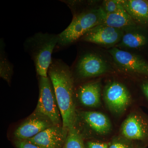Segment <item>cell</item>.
Masks as SVG:
<instances>
[{
  "mask_svg": "<svg viewBox=\"0 0 148 148\" xmlns=\"http://www.w3.org/2000/svg\"><path fill=\"white\" fill-rule=\"evenodd\" d=\"M62 120L63 127L69 130L75 126L76 111L74 79L71 69L61 59L53 58L48 71Z\"/></svg>",
  "mask_w": 148,
  "mask_h": 148,
  "instance_id": "6da1fadb",
  "label": "cell"
},
{
  "mask_svg": "<svg viewBox=\"0 0 148 148\" xmlns=\"http://www.w3.org/2000/svg\"><path fill=\"white\" fill-rule=\"evenodd\" d=\"M71 9L73 12V19L67 28L58 34L56 49L66 47L79 40L90 29L103 24L106 15L101 7L86 9L80 12Z\"/></svg>",
  "mask_w": 148,
  "mask_h": 148,
  "instance_id": "7a4b0ae2",
  "label": "cell"
},
{
  "mask_svg": "<svg viewBox=\"0 0 148 148\" xmlns=\"http://www.w3.org/2000/svg\"><path fill=\"white\" fill-rule=\"evenodd\" d=\"M58 40V34L40 32L28 37L24 41V50L34 61L39 76L48 77V71L53 59L52 53Z\"/></svg>",
  "mask_w": 148,
  "mask_h": 148,
  "instance_id": "3957f363",
  "label": "cell"
},
{
  "mask_svg": "<svg viewBox=\"0 0 148 148\" xmlns=\"http://www.w3.org/2000/svg\"><path fill=\"white\" fill-rule=\"evenodd\" d=\"M39 77V96L34 114L46 119L53 125H62V118L50 78Z\"/></svg>",
  "mask_w": 148,
  "mask_h": 148,
  "instance_id": "277c9868",
  "label": "cell"
},
{
  "mask_svg": "<svg viewBox=\"0 0 148 148\" xmlns=\"http://www.w3.org/2000/svg\"><path fill=\"white\" fill-rule=\"evenodd\" d=\"M105 102L110 111L120 114L126 110L131 102L129 90L124 85L113 82L107 85L104 91Z\"/></svg>",
  "mask_w": 148,
  "mask_h": 148,
  "instance_id": "5b68a950",
  "label": "cell"
},
{
  "mask_svg": "<svg viewBox=\"0 0 148 148\" xmlns=\"http://www.w3.org/2000/svg\"><path fill=\"white\" fill-rule=\"evenodd\" d=\"M109 70L106 61L93 53H87L81 56L77 61L75 71L81 79L90 78L106 73Z\"/></svg>",
  "mask_w": 148,
  "mask_h": 148,
  "instance_id": "8992f818",
  "label": "cell"
},
{
  "mask_svg": "<svg viewBox=\"0 0 148 148\" xmlns=\"http://www.w3.org/2000/svg\"><path fill=\"white\" fill-rule=\"evenodd\" d=\"M69 130L63 125H52L27 140L42 148H63Z\"/></svg>",
  "mask_w": 148,
  "mask_h": 148,
  "instance_id": "52a82bcc",
  "label": "cell"
},
{
  "mask_svg": "<svg viewBox=\"0 0 148 148\" xmlns=\"http://www.w3.org/2000/svg\"><path fill=\"white\" fill-rule=\"evenodd\" d=\"M123 36L121 29L101 24L90 29L79 40L98 45H111L119 41Z\"/></svg>",
  "mask_w": 148,
  "mask_h": 148,
  "instance_id": "ba28073f",
  "label": "cell"
},
{
  "mask_svg": "<svg viewBox=\"0 0 148 148\" xmlns=\"http://www.w3.org/2000/svg\"><path fill=\"white\" fill-rule=\"evenodd\" d=\"M109 52L116 63L124 70L148 76V64L140 56L116 47Z\"/></svg>",
  "mask_w": 148,
  "mask_h": 148,
  "instance_id": "9c48e42d",
  "label": "cell"
},
{
  "mask_svg": "<svg viewBox=\"0 0 148 148\" xmlns=\"http://www.w3.org/2000/svg\"><path fill=\"white\" fill-rule=\"evenodd\" d=\"M121 135L127 140L144 141L148 137V125L140 114L133 112L123 122Z\"/></svg>",
  "mask_w": 148,
  "mask_h": 148,
  "instance_id": "30bf717a",
  "label": "cell"
},
{
  "mask_svg": "<svg viewBox=\"0 0 148 148\" xmlns=\"http://www.w3.org/2000/svg\"><path fill=\"white\" fill-rule=\"evenodd\" d=\"M34 115V116L20 125L14 131V137L17 140H28L53 125L46 119Z\"/></svg>",
  "mask_w": 148,
  "mask_h": 148,
  "instance_id": "8fae6325",
  "label": "cell"
},
{
  "mask_svg": "<svg viewBox=\"0 0 148 148\" xmlns=\"http://www.w3.org/2000/svg\"><path fill=\"white\" fill-rule=\"evenodd\" d=\"M101 84L93 82L84 84L80 86L77 91L79 100L84 106L96 108L101 104Z\"/></svg>",
  "mask_w": 148,
  "mask_h": 148,
  "instance_id": "7c38bea8",
  "label": "cell"
},
{
  "mask_svg": "<svg viewBox=\"0 0 148 148\" xmlns=\"http://www.w3.org/2000/svg\"><path fill=\"white\" fill-rule=\"evenodd\" d=\"M83 119L94 132L100 135H106L112 130V123L105 114L98 112H83Z\"/></svg>",
  "mask_w": 148,
  "mask_h": 148,
  "instance_id": "4fadbf2b",
  "label": "cell"
},
{
  "mask_svg": "<svg viewBox=\"0 0 148 148\" xmlns=\"http://www.w3.org/2000/svg\"><path fill=\"white\" fill-rule=\"evenodd\" d=\"M128 14L135 22L148 24V1L145 0H120Z\"/></svg>",
  "mask_w": 148,
  "mask_h": 148,
  "instance_id": "5bb4252c",
  "label": "cell"
},
{
  "mask_svg": "<svg viewBox=\"0 0 148 148\" xmlns=\"http://www.w3.org/2000/svg\"><path fill=\"white\" fill-rule=\"evenodd\" d=\"M102 24L121 30L123 28L135 27L137 25L125 9L114 13H106Z\"/></svg>",
  "mask_w": 148,
  "mask_h": 148,
  "instance_id": "9a60e30c",
  "label": "cell"
},
{
  "mask_svg": "<svg viewBox=\"0 0 148 148\" xmlns=\"http://www.w3.org/2000/svg\"><path fill=\"white\" fill-rule=\"evenodd\" d=\"M13 73V66L10 61L5 51V44L3 39H0V76L10 84Z\"/></svg>",
  "mask_w": 148,
  "mask_h": 148,
  "instance_id": "2e32d148",
  "label": "cell"
},
{
  "mask_svg": "<svg viewBox=\"0 0 148 148\" xmlns=\"http://www.w3.org/2000/svg\"><path fill=\"white\" fill-rule=\"evenodd\" d=\"M147 38L138 33H127L122 37L120 45L130 48L142 47L147 43Z\"/></svg>",
  "mask_w": 148,
  "mask_h": 148,
  "instance_id": "e0dca14e",
  "label": "cell"
},
{
  "mask_svg": "<svg viewBox=\"0 0 148 148\" xmlns=\"http://www.w3.org/2000/svg\"><path fill=\"white\" fill-rule=\"evenodd\" d=\"M63 148H86L82 135L75 126L69 130Z\"/></svg>",
  "mask_w": 148,
  "mask_h": 148,
  "instance_id": "ac0fdd59",
  "label": "cell"
},
{
  "mask_svg": "<svg viewBox=\"0 0 148 148\" xmlns=\"http://www.w3.org/2000/svg\"><path fill=\"white\" fill-rule=\"evenodd\" d=\"M103 9L106 13H114L124 9L119 1L109 0L103 2Z\"/></svg>",
  "mask_w": 148,
  "mask_h": 148,
  "instance_id": "d6986e66",
  "label": "cell"
},
{
  "mask_svg": "<svg viewBox=\"0 0 148 148\" xmlns=\"http://www.w3.org/2000/svg\"><path fill=\"white\" fill-rule=\"evenodd\" d=\"M108 148H135L131 141L123 137L114 138L108 144Z\"/></svg>",
  "mask_w": 148,
  "mask_h": 148,
  "instance_id": "ffe728a7",
  "label": "cell"
},
{
  "mask_svg": "<svg viewBox=\"0 0 148 148\" xmlns=\"http://www.w3.org/2000/svg\"><path fill=\"white\" fill-rule=\"evenodd\" d=\"M14 145L17 148H42L27 140H17L14 142Z\"/></svg>",
  "mask_w": 148,
  "mask_h": 148,
  "instance_id": "44dd1931",
  "label": "cell"
},
{
  "mask_svg": "<svg viewBox=\"0 0 148 148\" xmlns=\"http://www.w3.org/2000/svg\"><path fill=\"white\" fill-rule=\"evenodd\" d=\"M86 148H108V144L106 143L88 141L86 144Z\"/></svg>",
  "mask_w": 148,
  "mask_h": 148,
  "instance_id": "7402d4cb",
  "label": "cell"
},
{
  "mask_svg": "<svg viewBox=\"0 0 148 148\" xmlns=\"http://www.w3.org/2000/svg\"><path fill=\"white\" fill-rule=\"evenodd\" d=\"M142 88L145 95L148 98V82L143 84L142 85Z\"/></svg>",
  "mask_w": 148,
  "mask_h": 148,
  "instance_id": "603a6c76",
  "label": "cell"
},
{
  "mask_svg": "<svg viewBox=\"0 0 148 148\" xmlns=\"http://www.w3.org/2000/svg\"><path fill=\"white\" fill-rule=\"evenodd\" d=\"M135 148H144L143 147H140V146H138V147H135Z\"/></svg>",
  "mask_w": 148,
  "mask_h": 148,
  "instance_id": "cb8c5ba5",
  "label": "cell"
}]
</instances>
